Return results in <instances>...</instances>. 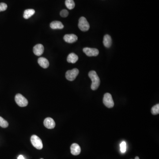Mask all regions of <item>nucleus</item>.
Segmentation results:
<instances>
[{"label": "nucleus", "mask_w": 159, "mask_h": 159, "mask_svg": "<svg viewBox=\"0 0 159 159\" xmlns=\"http://www.w3.org/2000/svg\"><path fill=\"white\" fill-rule=\"evenodd\" d=\"M89 77L92 81L91 85L92 89L95 90L97 89L100 83V80L96 72L95 71H91L88 74Z\"/></svg>", "instance_id": "f257e3e1"}, {"label": "nucleus", "mask_w": 159, "mask_h": 159, "mask_svg": "<svg viewBox=\"0 0 159 159\" xmlns=\"http://www.w3.org/2000/svg\"><path fill=\"white\" fill-rule=\"evenodd\" d=\"M15 100L17 104L20 107H25L28 105V103L27 99L20 94L16 95Z\"/></svg>", "instance_id": "f03ea898"}, {"label": "nucleus", "mask_w": 159, "mask_h": 159, "mask_svg": "<svg viewBox=\"0 0 159 159\" xmlns=\"http://www.w3.org/2000/svg\"><path fill=\"white\" fill-rule=\"evenodd\" d=\"M32 145L34 147L38 149H42L43 147V144L42 140L37 136L33 135L31 138Z\"/></svg>", "instance_id": "7ed1b4c3"}, {"label": "nucleus", "mask_w": 159, "mask_h": 159, "mask_svg": "<svg viewBox=\"0 0 159 159\" xmlns=\"http://www.w3.org/2000/svg\"><path fill=\"white\" fill-rule=\"evenodd\" d=\"M78 27L83 32H86L90 28L89 24L85 17H81L80 18Z\"/></svg>", "instance_id": "20e7f679"}, {"label": "nucleus", "mask_w": 159, "mask_h": 159, "mask_svg": "<svg viewBox=\"0 0 159 159\" xmlns=\"http://www.w3.org/2000/svg\"><path fill=\"white\" fill-rule=\"evenodd\" d=\"M103 102L104 104L108 108H112L114 106V101L110 93H106L104 95Z\"/></svg>", "instance_id": "39448f33"}, {"label": "nucleus", "mask_w": 159, "mask_h": 159, "mask_svg": "<svg viewBox=\"0 0 159 159\" xmlns=\"http://www.w3.org/2000/svg\"><path fill=\"white\" fill-rule=\"evenodd\" d=\"M79 73V70L76 68L67 71L65 74V77L68 80L73 81L76 79Z\"/></svg>", "instance_id": "423d86ee"}, {"label": "nucleus", "mask_w": 159, "mask_h": 159, "mask_svg": "<svg viewBox=\"0 0 159 159\" xmlns=\"http://www.w3.org/2000/svg\"><path fill=\"white\" fill-rule=\"evenodd\" d=\"M84 53L89 57L96 56L99 54V51L97 49L91 48H84L83 50Z\"/></svg>", "instance_id": "0eeeda50"}, {"label": "nucleus", "mask_w": 159, "mask_h": 159, "mask_svg": "<svg viewBox=\"0 0 159 159\" xmlns=\"http://www.w3.org/2000/svg\"><path fill=\"white\" fill-rule=\"evenodd\" d=\"M44 124L45 127L49 129H54L56 127L55 121L51 118H46L44 121Z\"/></svg>", "instance_id": "6e6552de"}, {"label": "nucleus", "mask_w": 159, "mask_h": 159, "mask_svg": "<svg viewBox=\"0 0 159 159\" xmlns=\"http://www.w3.org/2000/svg\"><path fill=\"white\" fill-rule=\"evenodd\" d=\"M44 52V46L41 44H38L34 46L33 48V52L36 56H41Z\"/></svg>", "instance_id": "1a4fd4ad"}, {"label": "nucleus", "mask_w": 159, "mask_h": 159, "mask_svg": "<svg viewBox=\"0 0 159 159\" xmlns=\"http://www.w3.org/2000/svg\"><path fill=\"white\" fill-rule=\"evenodd\" d=\"M77 39V36L74 34H67L64 36V40L67 43L70 44L76 42Z\"/></svg>", "instance_id": "9d476101"}, {"label": "nucleus", "mask_w": 159, "mask_h": 159, "mask_svg": "<svg viewBox=\"0 0 159 159\" xmlns=\"http://www.w3.org/2000/svg\"><path fill=\"white\" fill-rule=\"evenodd\" d=\"M71 152L73 155L77 156L79 155L81 152V148L80 146L76 143L72 144L70 147Z\"/></svg>", "instance_id": "9b49d317"}, {"label": "nucleus", "mask_w": 159, "mask_h": 159, "mask_svg": "<svg viewBox=\"0 0 159 159\" xmlns=\"http://www.w3.org/2000/svg\"><path fill=\"white\" fill-rule=\"evenodd\" d=\"M38 63L42 68L46 69L49 66V62L47 59L43 57H41L38 59Z\"/></svg>", "instance_id": "f8f14e48"}, {"label": "nucleus", "mask_w": 159, "mask_h": 159, "mask_svg": "<svg viewBox=\"0 0 159 159\" xmlns=\"http://www.w3.org/2000/svg\"><path fill=\"white\" fill-rule=\"evenodd\" d=\"M50 27L52 29H62L64 26L60 21H54L50 23Z\"/></svg>", "instance_id": "ddd939ff"}, {"label": "nucleus", "mask_w": 159, "mask_h": 159, "mask_svg": "<svg viewBox=\"0 0 159 159\" xmlns=\"http://www.w3.org/2000/svg\"><path fill=\"white\" fill-rule=\"evenodd\" d=\"M103 44L106 47L109 48L111 46L112 44V40L110 35L106 34L104 36Z\"/></svg>", "instance_id": "4468645a"}, {"label": "nucleus", "mask_w": 159, "mask_h": 159, "mask_svg": "<svg viewBox=\"0 0 159 159\" xmlns=\"http://www.w3.org/2000/svg\"><path fill=\"white\" fill-rule=\"evenodd\" d=\"M78 60V57L77 55L74 53H71L67 57V61L69 63H75Z\"/></svg>", "instance_id": "2eb2a0df"}, {"label": "nucleus", "mask_w": 159, "mask_h": 159, "mask_svg": "<svg viewBox=\"0 0 159 159\" xmlns=\"http://www.w3.org/2000/svg\"><path fill=\"white\" fill-rule=\"evenodd\" d=\"M35 13L34 9H28L24 11V18L25 19H28L32 16Z\"/></svg>", "instance_id": "dca6fc26"}, {"label": "nucleus", "mask_w": 159, "mask_h": 159, "mask_svg": "<svg viewBox=\"0 0 159 159\" xmlns=\"http://www.w3.org/2000/svg\"><path fill=\"white\" fill-rule=\"evenodd\" d=\"M65 4L66 7L70 10L73 9L75 6L74 0H66L65 2Z\"/></svg>", "instance_id": "f3484780"}, {"label": "nucleus", "mask_w": 159, "mask_h": 159, "mask_svg": "<svg viewBox=\"0 0 159 159\" xmlns=\"http://www.w3.org/2000/svg\"><path fill=\"white\" fill-rule=\"evenodd\" d=\"M151 112L152 115H157L159 113V104L156 105L152 108Z\"/></svg>", "instance_id": "a211bd4d"}, {"label": "nucleus", "mask_w": 159, "mask_h": 159, "mask_svg": "<svg viewBox=\"0 0 159 159\" xmlns=\"http://www.w3.org/2000/svg\"><path fill=\"white\" fill-rule=\"evenodd\" d=\"M8 126V123L5 119L0 116V127L2 128H6Z\"/></svg>", "instance_id": "6ab92c4d"}, {"label": "nucleus", "mask_w": 159, "mask_h": 159, "mask_svg": "<svg viewBox=\"0 0 159 159\" xmlns=\"http://www.w3.org/2000/svg\"><path fill=\"white\" fill-rule=\"evenodd\" d=\"M120 150L122 153H125L127 150V144L125 142H122L121 143L120 146Z\"/></svg>", "instance_id": "aec40b11"}, {"label": "nucleus", "mask_w": 159, "mask_h": 159, "mask_svg": "<svg viewBox=\"0 0 159 159\" xmlns=\"http://www.w3.org/2000/svg\"><path fill=\"white\" fill-rule=\"evenodd\" d=\"M7 7L8 6L6 4L4 3H0V12L5 11L7 9Z\"/></svg>", "instance_id": "412c9836"}, {"label": "nucleus", "mask_w": 159, "mask_h": 159, "mask_svg": "<svg viewBox=\"0 0 159 159\" xmlns=\"http://www.w3.org/2000/svg\"><path fill=\"white\" fill-rule=\"evenodd\" d=\"M69 15V12L66 9H63L60 12V16L62 17H66Z\"/></svg>", "instance_id": "4be33fe9"}, {"label": "nucleus", "mask_w": 159, "mask_h": 159, "mask_svg": "<svg viewBox=\"0 0 159 159\" xmlns=\"http://www.w3.org/2000/svg\"><path fill=\"white\" fill-rule=\"evenodd\" d=\"M18 159H25L24 157L22 155H20L18 157Z\"/></svg>", "instance_id": "5701e85b"}, {"label": "nucleus", "mask_w": 159, "mask_h": 159, "mask_svg": "<svg viewBox=\"0 0 159 159\" xmlns=\"http://www.w3.org/2000/svg\"><path fill=\"white\" fill-rule=\"evenodd\" d=\"M135 159H139V158L138 157H136L135 158Z\"/></svg>", "instance_id": "b1692460"}, {"label": "nucleus", "mask_w": 159, "mask_h": 159, "mask_svg": "<svg viewBox=\"0 0 159 159\" xmlns=\"http://www.w3.org/2000/svg\"></svg>", "instance_id": "393cba45"}]
</instances>
